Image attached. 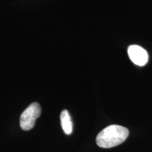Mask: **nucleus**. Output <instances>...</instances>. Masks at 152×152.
Wrapping results in <instances>:
<instances>
[{"instance_id": "obj_2", "label": "nucleus", "mask_w": 152, "mask_h": 152, "mask_svg": "<svg viewBox=\"0 0 152 152\" xmlns=\"http://www.w3.org/2000/svg\"><path fill=\"white\" fill-rule=\"evenodd\" d=\"M41 111V106L37 102L30 104L20 115V126L22 130L28 131L33 129L36 120L40 116Z\"/></svg>"}, {"instance_id": "obj_4", "label": "nucleus", "mask_w": 152, "mask_h": 152, "mask_svg": "<svg viewBox=\"0 0 152 152\" xmlns=\"http://www.w3.org/2000/svg\"><path fill=\"white\" fill-rule=\"evenodd\" d=\"M61 124L64 132L66 134H71L73 132V123L71 118L67 110H64L60 115Z\"/></svg>"}, {"instance_id": "obj_3", "label": "nucleus", "mask_w": 152, "mask_h": 152, "mask_svg": "<svg viewBox=\"0 0 152 152\" xmlns=\"http://www.w3.org/2000/svg\"><path fill=\"white\" fill-rule=\"evenodd\" d=\"M128 56L130 60L136 65L143 66L149 61L148 53L145 49L138 45H131L128 49Z\"/></svg>"}, {"instance_id": "obj_1", "label": "nucleus", "mask_w": 152, "mask_h": 152, "mask_svg": "<svg viewBox=\"0 0 152 152\" xmlns=\"http://www.w3.org/2000/svg\"><path fill=\"white\" fill-rule=\"evenodd\" d=\"M129 135L126 128L118 125L106 127L99 133L96 138L97 145L102 148H112L125 141Z\"/></svg>"}]
</instances>
